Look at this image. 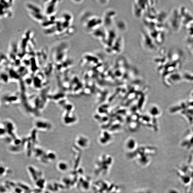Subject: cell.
<instances>
[{
	"label": "cell",
	"instance_id": "4",
	"mask_svg": "<svg viewBox=\"0 0 193 193\" xmlns=\"http://www.w3.org/2000/svg\"><path fill=\"white\" fill-rule=\"evenodd\" d=\"M57 168L62 172H65L68 169V165L64 161H60L57 164Z\"/></svg>",
	"mask_w": 193,
	"mask_h": 193
},
{
	"label": "cell",
	"instance_id": "2",
	"mask_svg": "<svg viewBox=\"0 0 193 193\" xmlns=\"http://www.w3.org/2000/svg\"><path fill=\"white\" fill-rule=\"evenodd\" d=\"M58 1H46L45 5V14L46 16H54L56 11V7Z\"/></svg>",
	"mask_w": 193,
	"mask_h": 193
},
{
	"label": "cell",
	"instance_id": "3",
	"mask_svg": "<svg viewBox=\"0 0 193 193\" xmlns=\"http://www.w3.org/2000/svg\"><path fill=\"white\" fill-rule=\"evenodd\" d=\"M26 7L30 13L42 14V11L41 8L35 4L29 3L26 5Z\"/></svg>",
	"mask_w": 193,
	"mask_h": 193
},
{
	"label": "cell",
	"instance_id": "1",
	"mask_svg": "<svg viewBox=\"0 0 193 193\" xmlns=\"http://www.w3.org/2000/svg\"><path fill=\"white\" fill-rule=\"evenodd\" d=\"M64 43L59 45L56 51L55 61L57 65L62 64V62L65 61L67 47Z\"/></svg>",
	"mask_w": 193,
	"mask_h": 193
},
{
	"label": "cell",
	"instance_id": "5",
	"mask_svg": "<svg viewBox=\"0 0 193 193\" xmlns=\"http://www.w3.org/2000/svg\"><path fill=\"white\" fill-rule=\"evenodd\" d=\"M189 26H187L188 34L190 36V37H193V23H190L187 24Z\"/></svg>",
	"mask_w": 193,
	"mask_h": 193
}]
</instances>
